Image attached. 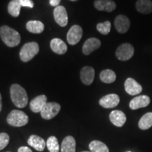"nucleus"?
I'll use <instances>...</instances> for the list:
<instances>
[{"label": "nucleus", "instance_id": "2", "mask_svg": "<svg viewBox=\"0 0 152 152\" xmlns=\"http://www.w3.org/2000/svg\"><path fill=\"white\" fill-rule=\"evenodd\" d=\"M11 99L18 108H24L28 104V95L23 87L18 84L12 85L10 87Z\"/></svg>", "mask_w": 152, "mask_h": 152}, {"label": "nucleus", "instance_id": "13", "mask_svg": "<svg viewBox=\"0 0 152 152\" xmlns=\"http://www.w3.org/2000/svg\"><path fill=\"white\" fill-rule=\"evenodd\" d=\"M94 70L91 66H85L81 69L80 80L85 85L92 84L94 79Z\"/></svg>", "mask_w": 152, "mask_h": 152}, {"label": "nucleus", "instance_id": "22", "mask_svg": "<svg viewBox=\"0 0 152 152\" xmlns=\"http://www.w3.org/2000/svg\"><path fill=\"white\" fill-rule=\"evenodd\" d=\"M26 28L30 33L39 34L45 30V26L43 23L39 20H30L26 24Z\"/></svg>", "mask_w": 152, "mask_h": 152}, {"label": "nucleus", "instance_id": "27", "mask_svg": "<svg viewBox=\"0 0 152 152\" xmlns=\"http://www.w3.org/2000/svg\"><path fill=\"white\" fill-rule=\"evenodd\" d=\"M47 147L49 151L50 152H58L59 151L60 147L58 144V140L56 137L51 136L49 137L47 141Z\"/></svg>", "mask_w": 152, "mask_h": 152}, {"label": "nucleus", "instance_id": "32", "mask_svg": "<svg viewBox=\"0 0 152 152\" xmlns=\"http://www.w3.org/2000/svg\"><path fill=\"white\" fill-rule=\"evenodd\" d=\"M18 152H33L32 150L28 147H21L18 150Z\"/></svg>", "mask_w": 152, "mask_h": 152}, {"label": "nucleus", "instance_id": "7", "mask_svg": "<svg viewBox=\"0 0 152 152\" xmlns=\"http://www.w3.org/2000/svg\"><path fill=\"white\" fill-rule=\"evenodd\" d=\"M83 29L78 25H75L70 28L67 34V41L71 45L78 43L83 37Z\"/></svg>", "mask_w": 152, "mask_h": 152}, {"label": "nucleus", "instance_id": "6", "mask_svg": "<svg viewBox=\"0 0 152 152\" xmlns=\"http://www.w3.org/2000/svg\"><path fill=\"white\" fill-rule=\"evenodd\" d=\"M61 110V106L56 102H47L40 112L41 116L45 120L54 118Z\"/></svg>", "mask_w": 152, "mask_h": 152}, {"label": "nucleus", "instance_id": "9", "mask_svg": "<svg viewBox=\"0 0 152 152\" xmlns=\"http://www.w3.org/2000/svg\"><path fill=\"white\" fill-rule=\"evenodd\" d=\"M124 86L126 92L132 96L140 94L142 91V85L132 77H128L126 79Z\"/></svg>", "mask_w": 152, "mask_h": 152}, {"label": "nucleus", "instance_id": "14", "mask_svg": "<svg viewBox=\"0 0 152 152\" xmlns=\"http://www.w3.org/2000/svg\"><path fill=\"white\" fill-rule=\"evenodd\" d=\"M101 41L97 38L92 37L85 42L83 47V52L85 55H89L101 47Z\"/></svg>", "mask_w": 152, "mask_h": 152}, {"label": "nucleus", "instance_id": "8", "mask_svg": "<svg viewBox=\"0 0 152 152\" xmlns=\"http://www.w3.org/2000/svg\"><path fill=\"white\" fill-rule=\"evenodd\" d=\"M114 26L118 33H125L130 27V20L125 15H118L115 19Z\"/></svg>", "mask_w": 152, "mask_h": 152}, {"label": "nucleus", "instance_id": "36", "mask_svg": "<svg viewBox=\"0 0 152 152\" xmlns=\"http://www.w3.org/2000/svg\"><path fill=\"white\" fill-rule=\"evenodd\" d=\"M128 152H131V151H128Z\"/></svg>", "mask_w": 152, "mask_h": 152}, {"label": "nucleus", "instance_id": "31", "mask_svg": "<svg viewBox=\"0 0 152 152\" xmlns=\"http://www.w3.org/2000/svg\"><path fill=\"white\" fill-rule=\"evenodd\" d=\"M60 2L61 0H49V4L52 7H58V6H59Z\"/></svg>", "mask_w": 152, "mask_h": 152}, {"label": "nucleus", "instance_id": "19", "mask_svg": "<svg viewBox=\"0 0 152 152\" xmlns=\"http://www.w3.org/2000/svg\"><path fill=\"white\" fill-rule=\"evenodd\" d=\"M52 50L57 54H64L67 52V45L59 38H54L50 42Z\"/></svg>", "mask_w": 152, "mask_h": 152}, {"label": "nucleus", "instance_id": "33", "mask_svg": "<svg viewBox=\"0 0 152 152\" xmlns=\"http://www.w3.org/2000/svg\"><path fill=\"white\" fill-rule=\"evenodd\" d=\"M2 109V99H1V95L0 94V112Z\"/></svg>", "mask_w": 152, "mask_h": 152}, {"label": "nucleus", "instance_id": "23", "mask_svg": "<svg viewBox=\"0 0 152 152\" xmlns=\"http://www.w3.org/2000/svg\"><path fill=\"white\" fill-rule=\"evenodd\" d=\"M139 128L142 130H146L152 126V112H148L140 118L138 123Z\"/></svg>", "mask_w": 152, "mask_h": 152}, {"label": "nucleus", "instance_id": "16", "mask_svg": "<svg viewBox=\"0 0 152 152\" xmlns=\"http://www.w3.org/2000/svg\"><path fill=\"white\" fill-rule=\"evenodd\" d=\"M94 7L99 11L112 12L116 8V4L113 0H95Z\"/></svg>", "mask_w": 152, "mask_h": 152}, {"label": "nucleus", "instance_id": "25", "mask_svg": "<svg viewBox=\"0 0 152 152\" xmlns=\"http://www.w3.org/2000/svg\"><path fill=\"white\" fill-rule=\"evenodd\" d=\"M91 152H109V149L107 146L102 142L98 140H94L89 144Z\"/></svg>", "mask_w": 152, "mask_h": 152}, {"label": "nucleus", "instance_id": "21", "mask_svg": "<svg viewBox=\"0 0 152 152\" xmlns=\"http://www.w3.org/2000/svg\"><path fill=\"white\" fill-rule=\"evenodd\" d=\"M138 12L149 14L152 12V1L151 0H137L135 4Z\"/></svg>", "mask_w": 152, "mask_h": 152}, {"label": "nucleus", "instance_id": "12", "mask_svg": "<svg viewBox=\"0 0 152 152\" xmlns=\"http://www.w3.org/2000/svg\"><path fill=\"white\" fill-rule=\"evenodd\" d=\"M150 98L147 95H140V96H136V97L133 98L130 101V108L132 110H137L140 108H144L149 106L150 104Z\"/></svg>", "mask_w": 152, "mask_h": 152}, {"label": "nucleus", "instance_id": "17", "mask_svg": "<svg viewBox=\"0 0 152 152\" xmlns=\"http://www.w3.org/2000/svg\"><path fill=\"white\" fill-rule=\"evenodd\" d=\"M47 96L44 94L36 96L35 98H34L30 102V109H31V111L34 112V113H39V112H41L42 109H43V107L45 106V104L47 103Z\"/></svg>", "mask_w": 152, "mask_h": 152}, {"label": "nucleus", "instance_id": "30", "mask_svg": "<svg viewBox=\"0 0 152 152\" xmlns=\"http://www.w3.org/2000/svg\"><path fill=\"white\" fill-rule=\"evenodd\" d=\"M22 7H28V8H33L34 2L32 0H19Z\"/></svg>", "mask_w": 152, "mask_h": 152}, {"label": "nucleus", "instance_id": "20", "mask_svg": "<svg viewBox=\"0 0 152 152\" xmlns=\"http://www.w3.org/2000/svg\"><path fill=\"white\" fill-rule=\"evenodd\" d=\"M76 142L72 136H67L63 140L61 147V152H75Z\"/></svg>", "mask_w": 152, "mask_h": 152}, {"label": "nucleus", "instance_id": "3", "mask_svg": "<svg viewBox=\"0 0 152 152\" xmlns=\"http://www.w3.org/2000/svg\"><path fill=\"white\" fill-rule=\"evenodd\" d=\"M28 115L19 110H13L7 116V123L13 127L24 126L28 124Z\"/></svg>", "mask_w": 152, "mask_h": 152}, {"label": "nucleus", "instance_id": "4", "mask_svg": "<svg viewBox=\"0 0 152 152\" xmlns=\"http://www.w3.org/2000/svg\"><path fill=\"white\" fill-rule=\"evenodd\" d=\"M39 45L37 42H28L23 46L20 52V60L23 62L29 61L39 52Z\"/></svg>", "mask_w": 152, "mask_h": 152}, {"label": "nucleus", "instance_id": "11", "mask_svg": "<svg viewBox=\"0 0 152 152\" xmlns=\"http://www.w3.org/2000/svg\"><path fill=\"white\" fill-rule=\"evenodd\" d=\"M120 102V97L118 95L115 94H109L101 98L99 104L102 107L106 109H112L118 105Z\"/></svg>", "mask_w": 152, "mask_h": 152}, {"label": "nucleus", "instance_id": "34", "mask_svg": "<svg viewBox=\"0 0 152 152\" xmlns=\"http://www.w3.org/2000/svg\"><path fill=\"white\" fill-rule=\"evenodd\" d=\"M70 1H77V0H70Z\"/></svg>", "mask_w": 152, "mask_h": 152}, {"label": "nucleus", "instance_id": "35", "mask_svg": "<svg viewBox=\"0 0 152 152\" xmlns=\"http://www.w3.org/2000/svg\"><path fill=\"white\" fill-rule=\"evenodd\" d=\"M81 152H91V151H81Z\"/></svg>", "mask_w": 152, "mask_h": 152}, {"label": "nucleus", "instance_id": "37", "mask_svg": "<svg viewBox=\"0 0 152 152\" xmlns=\"http://www.w3.org/2000/svg\"><path fill=\"white\" fill-rule=\"evenodd\" d=\"M8 152H9V151H8Z\"/></svg>", "mask_w": 152, "mask_h": 152}, {"label": "nucleus", "instance_id": "10", "mask_svg": "<svg viewBox=\"0 0 152 152\" xmlns=\"http://www.w3.org/2000/svg\"><path fill=\"white\" fill-rule=\"evenodd\" d=\"M54 17L56 23L61 27L67 26L68 15L65 7L63 6H58L54 10Z\"/></svg>", "mask_w": 152, "mask_h": 152}, {"label": "nucleus", "instance_id": "5", "mask_svg": "<svg viewBox=\"0 0 152 152\" xmlns=\"http://www.w3.org/2000/svg\"><path fill=\"white\" fill-rule=\"evenodd\" d=\"M134 53V49L130 43H123L118 47L115 52V56L120 61H125L130 59Z\"/></svg>", "mask_w": 152, "mask_h": 152}, {"label": "nucleus", "instance_id": "15", "mask_svg": "<svg viewBox=\"0 0 152 152\" xmlns=\"http://www.w3.org/2000/svg\"><path fill=\"white\" fill-rule=\"evenodd\" d=\"M109 119L114 125L119 128L124 125L127 120L125 114L120 110H114L111 111L109 115Z\"/></svg>", "mask_w": 152, "mask_h": 152}, {"label": "nucleus", "instance_id": "29", "mask_svg": "<svg viewBox=\"0 0 152 152\" xmlns=\"http://www.w3.org/2000/svg\"><path fill=\"white\" fill-rule=\"evenodd\" d=\"M9 134L5 132L0 133V150H2L8 145L9 143Z\"/></svg>", "mask_w": 152, "mask_h": 152}, {"label": "nucleus", "instance_id": "28", "mask_svg": "<svg viewBox=\"0 0 152 152\" xmlns=\"http://www.w3.org/2000/svg\"><path fill=\"white\" fill-rule=\"evenodd\" d=\"M111 24L109 20H106V21L104 23H100L96 25V29L102 35H108L111 31Z\"/></svg>", "mask_w": 152, "mask_h": 152}, {"label": "nucleus", "instance_id": "18", "mask_svg": "<svg viewBox=\"0 0 152 152\" xmlns=\"http://www.w3.org/2000/svg\"><path fill=\"white\" fill-rule=\"evenodd\" d=\"M28 144L38 151H42L47 146V143L44 139L35 134H32L28 140Z\"/></svg>", "mask_w": 152, "mask_h": 152}, {"label": "nucleus", "instance_id": "24", "mask_svg": "<svg viewBox=\"0 0 152 152\" xmlns=\"http://www.w3.org/2000/svg\"><path fill=\"white\" fill-rule=\"evenodd\" d=\"M100 80L104 83H112L116 79V74L112 70L106 69L101 72L99 75Z\"/></svg>", "mask_w": 152, "mask_h": 152}, {"label": "nucleus", "instance_id": "1", "mask_svg": "<svg viewBox=\"0 0 152 152\" xmlns=\"http://www.w3.org/2000/svg\"><path fill=\"white\" fill-rule=\"evenodd\" d=\"M0 37L4 43L9 47L18 46L21 39L18 32L7 26H3L0 28Z\"/></svg>", "mask_w": 152, "mask_h": 152}, {"label": "nucleus", "instance_id": "26", "mask_svg": "<svg viewBox=\"0 0 152 152\" xmlns=\"http://www.w3.org/2000/svg\"><path fill=\"white\" fill-rule=\"evenodd\" d=\"M21 7L19 0H11L8 5V12L12 16L18 17L20 14Z\"/></svg>", "mask_w": 152, "mask_h": 152}]
</instances>
